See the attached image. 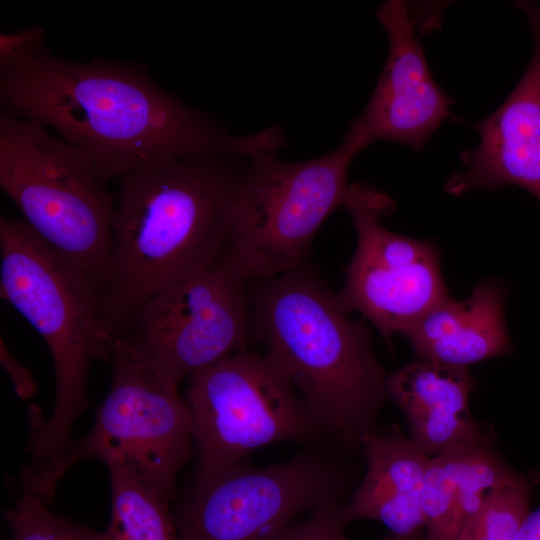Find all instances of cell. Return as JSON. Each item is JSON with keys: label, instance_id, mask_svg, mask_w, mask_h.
Masks as SVG:
<instances>
[{"label": "cell", "instance_id": "cell-11", "mask_svg": "<svg viewBox=\"0 0 540 540\" xmlns=\"http://www.w3.org/2000/svg\"><path fill=\"white\" fill-rule=\"evenodd\" d=\"M343 206L352 217L357 244L338 295L349 312L358 311L390 344L396 333L451 298L438 247L383 227L380 220L395 202L381 190L351 183Z\"/></svg>", "mask_w": 540, "mask_h": 540}, {"label": "cell", "instance_id": "cell-8", "mask_svg": "<svg viewBox=\"0 0 540 540\" xmlns=\"http://www.w3.org/2000/svg\"><path fill=\"white\" fill-rule=\"evenodd\" d=\"M188 379L196 456L192 484L243 464L270 444L330 446L290 380L264 353H234Z\"/></svg>", "mask_w": 540, "mask_h": 540}, {"label": "cell", "instance_id": "cell-27", "mask_svg": "<svg viewBox=\"0 0 540 540\" xmlns=\"http://www.w3.org/2000/svg\"><path fill=\"white\" fill-rule=\"evenodd\" d=\"M518 6L527 14L529 23L540 28V1L518 2Z\"/></svg>", "mask_w": 540, "mask_h": 540}, {"label": "cell", "instance_id": "cell-24", "mask_svg": "<svg viewBox=\"0 0 540 540\" xmlns=\"http://www.w3.org/2000/svg\"><path fill=\"white\" fill-rule=\"evenodd\" d=\"M0 361L12 381V386L17 396L21 399L31 398L37 390L36 381L29 369L11 354L2 337L0 343Z\"/></svg>", "mask_w": 540, "mask_h": 540}, {"label": "cell", "instance_id": "cell-10", "mask_svg": "<svg viewBox=\"0 0 540 540\" xmlns=\"http://www.w3.org/2000/svg\"><path fill=\"white\" fill-rule=\"evenodd\" d=\"M349 484L346 467L315 449L262 468L243 463L191 484L175 515L179 540H270Z\"/></svg>", "mask_w": 540, "mask_h": 540}, {"label": "cell", "instance_id": "cell-26", "mask_svg": "<svg viewBox=\"0 0 540 540\" xmlns=\"http://www.w3.org/2000/svg\"><path fill=\"white\" fill-rule=\"evenodd\" d=\"M455 540H482L481 516L465 520L461 524Z\"/></svg>", "mask_w": 540, "mask_h": 540}, {"label": "cell", "instance_id": "cell-25", "mask_svg": "<svg viewBox=\"0 0 540 540\" xmlns=\"http://www.w3.org/2000/svg\"><path fill=\"white\" fill-rule=\"evenodd\" d=\"M516 540H540V507L525 517Z\"/></svg>", "mask_w": 540, "mask_h": 540}, {"label": "cell", "instance_id": "cell-5", "mask_svg": "<svg viewBox=\"0 0 540 540\" xmlns=\"http://www.w3.org/2000/svg\"><path fill=\"white\" fill-rule=\"evenodd\" d=\"M0 186L24 221L101 290L115 200L89 156L45 125L1 110Z\"/></svg>", "mask_w": 540, "mask_h": 540}, {"label": "cell", "instance_id": "cell-2", "mask_svg": "<svg viewBox=\"0 0 540 540\" xmlns=\"http://www.w3.org/2000/svg\"><path fill=\"white\" fill-rule=\"evenodd\" d=\"M250 157L211 153L158 159L119 180L101 287L105 319L115 338L158 289L227 251Z\"/></svg>", "mask_w": 540, "mask_h": 540}, {"label": "cell", "instance_id": "cell-3", "mask_svg": "<svg viewBox=\"0 0 540 540\" xmlns=\"http://www.w3.org/2000/svg\"><path fill=\"white\" fill-rule=\"evenodd\" d=\"M252 325L333 448L360 449L389 400L371 334L307 262L250 281Z\"/></svg>", "mask_w": 540, "mask_h": 540}, {"label": "cell", "instance_id": "cell-6", "mask_svg": "<svg viewBox=\"0 0 540 540\" xmlns=\"http://www.w3.org/2000/svg\"><path fill=\"white\" fill-rule=\"evenodd\" d=\"M367 147L348 127L337 148L310 160L283 162L275 153L249 158L227 252L250 281L273 278L307 262L317 231L344 204L351 162Z\"/></svg>", "mask_w": 540, "mask_h": 540}, {"label": "cell", "instance_id": "cell-1", "mask_svg": "<svg viewBox=\"0 0 540 540\" xmlns=\"http://www.w3.org/2000/svg\"><path fill=\"white\" fill-rule=\"evenodd\" d=\"M2 110L56 130L86 153L100 182L120 180L158 159L211 153L255 156L267 131L233 135L166 91L140 64L70 62L44 43L0 68Z\"/></svg>", "mask_w": 540, "mask_h": 540}, {"label": "cell", "instance_id": "cell-14", "mask_svg": "<svg viewBox=\"0 0 540 540\" xmlns=\"http://www.w3.org/2000/svg\"><path fill=\"white\" fill-rule=\"evenodd\" d=\"M474 380L467 367L425 360L387 376L388 397L402 412L415 446L427 456L462 444L489 443L469 410Z\"/></svg>", "mask_w": 540, "mask_h": 540}, {"label": "cell", "instance_id": "cell-7", "mask_svg": "<svg viewBox=\"0 0 540 540\" xmlns=\"http://www.w3.org/2000/svg\"><path fill=\"white\" fill-rule=\"evenodd\" d=\"M249 283L226 251L148 297L118 332L113 352L179 387L184 378L246 350L252 325Z\"/></svg>", "mask_w": 540, "mask_h": 540}, {"label": "cell", "instance_id": "cell-21", "mask_svg": "<svg viewBox=\"0 0 540 540\" xmlns=\"http://www.w3.org/2000/svg\"><path fill=\"white\" fill-rule=\"evenodd\" d=\"M535 477L517 472L481 512L482 540H516L529 513Z\"/></svg>", "mask_w": 540, "mask_h": 540}, {"label": "cell", "instance_id": "cell-12", "mask_svg": "<svg viewBox=\"0 0 540 540\" xmlns=\"http://www.w3.org/2000/svg\"><path fill=\"white\" fill-rule=\"evenodd\" d=\"M377 16L388 37V58L366 108L349 126L368 146L388 140L421 150L450 118L454 101L429 70L408 4L385 1Z\"/></svg>", "mask_w": 540, "mask_h": 540}, {"label": "cell", "instance_id": "cell-23", "mask_svg": "<svg viewBox=\"0 0 540 540\" xmlns=\"http://www.w3.org/2000/svg\"><path fill=\"white\" fill-rule=\"evenodd\" d=\"M45 31L38 25L0 35V68L8 66L43 43Z\"/></svg>", "mask_w": 540, "mask_h": 540}, {"label": "cell", "instance_id": "cell-13", "mask_svg": "<svg viewBox=\"0 0 540 540\" xmlns=\"http://www.w3.org/2000/svg\"><path fill=\"white\" fill-rule=\"evenodd\" d=\"M530 27V64L504 103L476 124L480 143L461 153L465 169L446 181L449 194L517 185L540 200V28Z\"/></svg>", "mask_w": 540, "mask_h": 540}, {"label": "cell", "instance_id": "cell-9", "mask_svg": "<svg viewBox=\"0 0 540 540\" xmlns=\"http://www.w3.org/2000/svg\"><path fill=\"white\" fill-rule=\"evenodd\" d=\"M109 393L91 431L72 441L25 493L49 503L61 477L76 463L96 458L130 470L161 499L169 502L177 475L193 451L192 415L178 387L155 377L121 353L110 359Z\"/></svg>", "mask_w": 540, "mask_h": 540}, {"label": "cell", "instance_id": "cell-17", "mask_svg": "<svg viewBox=\"0 0 540 540\" xmlns=\"http://www.w3.org/2000/svg\"><path fill=\"white\" fill-rule=\"evenodd\" d=\"M112 491L111 518L104 540H179L167 501L144 485L126 467L107 464Z\"/></svg>", "mask_w": 540, "mask_h": 540}, {"label": "cell", "instance_id": "cell-28", "mask_svg": "<svg viewBox=\"0 0 540 540\" xmlns=\"http://www.w3.org/2000/svg\"><path fill=\"white\" fill-rule=\"evenodd\" d=\"M382 540H396L391 534Z\"/></svg>", "mask_w": 540, "mask_h": 540}, {"label": "cell", "instance_id": "cell-15", "mask_svg": "<svg viewBox=\"0 0 540 540\" xmlns=\"http://www.w3.org/2000/svg\"><path fill=\"white\" fill-rule=\"evenodd\" d=\"M366 472L341 517L345 524L360 519L383 523L396 540H425L421 494L430 456L409 437L379 429L361 437Z\"/></svg>", "mask_w": 540, "mask_h": 540}, {"label": "cell", "instance_id": "cell-19", "mask_svg": "<svg viewBox=\"0 0 540 540\" xmlns=\"http://www.w3.org/2000/svg\"><path fill=\"white\" fill-rule=\"evenodd\" d=\"M516 473L489 443L472 445L461 463L457 479L460 524L479 516L487 502Z\"/></svg>", "mask_w": 540, "mask_h": 540}, {"label": "cell", "instance_id": "cell-4", "mask_svg": "<svg viewBox=\"0 0 540 540\" xmlns=\"http://www.w3.org/2000/svg\"><path fill=\"white\" fill-rule=\"evenodd\" d=\"M1 297L43 337L53 361L52 414L33 408L26 476L44 473L71 444V430L88 407L87 381L96 360H110L115 336L101 290L78 264L43 240L24 220L0 218Z\"/></svg>", "mask_w": 540, "mask_h": 540}, {"label": "cell", "instance_id": "cell-16", "mask_svg": "<svg viewBox=\"0 0 540 540\" xmlns=\"http://www.w3.org/2000/svg\"><path fill=\"white\" fill-rule=\"evenodd\" d=\"M505 287L495 279L477 284L462 301L449 298L413 323L403 335L421 360L467 367L510 354Z\"/></svg>", "mask_w": 540, "mask_h": 540}, {"label": "cell", "instance_id": "cell-22", "mask_svg": "<svg viewBox=\"0 0 540 540\" xmlns=\"http://www.w3.org/2000/svg\"><path fill=\"white\" fill-rule=\"evenodd\" d=\"M343 498H329L310 511L309 517L292 523L270 540H349L341 517Z\"/></svg>", "mask_w": 540, "mask_h": 540}, {"label": "cell", "instance_id": "cell-18", "mask_svg": "<svg viewBox=\"0 0 540 540\" xmlns=\"http://www.w3.org/2000/svg\"><path fill=\"white\" fill-rule=\"evenodd\" d=\"M472 445L474 444L453 446L429 459L421 494L425 540L456 538L461 525L457 504L458 473Z\"/></svg>", "mask_w": 540, "mask_h": 540}, {"label": "cell", "instance_id": "cell-20", "mask_svg": "<svg viewBox=\"0 0 540 540\" xmlns=\"http://www.w3.org/2000/svg\"><path fill=\"white\" fill-rule=\"evenodd\" d=\"M12 540H104L102 532L55 514L39 496L24 493L5 512Z\"/></svg>", "mask_w": 540, "mask_h": 540}]
</instances>
